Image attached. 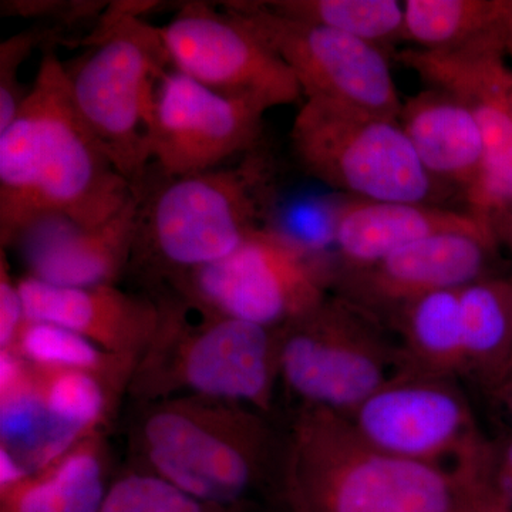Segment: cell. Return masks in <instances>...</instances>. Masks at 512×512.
Masks as SVG:
<instances>
[{
    "label": "cell",
    "instance_id": "cell-1",
    "mask_svg": "<svg viewBox=\"0 0 512 512\" xmlns=\"http://www.w3.org/2000/svg\"><path fill=\"white\" fill-rule=\"evenodd\" d=\"M133 195L77 116L66 67L49 50L15 119L0 131L2 249L50 215L87 227L104 224Z\"/></svg>",
    "mask_w": 512,
    "mask_h": 512
},
{
    "label": "cell",
    "instance_id": "cell-2",
    "mask_svg": "<svg viewBox=\"0 0 512 512\" xmlns=\"http://www.w3.org/2000/svg\"><path fill=\"white\" fill-rule=\"evenodd\" d=\"M278 493L289 512H505L490 487L369 446L329 410L301 407L284 437Z\"/></svg>",
    "mask_w": 512,
    "mask_h": 512
},
{
    "label": "cell",
    "instance_id": "cell-3",
    "mask_svg": "<svg viewBox=\"0 0 512 512\" xmlns=\"http://www.w3.org/2000/svg\"><path fill=\"white\" fill-rule=\"evenodd\" d=\"M151 170V168H150ZM154 170V168H153ZM151 171L138 194L131 261L171 282L221 261L258 229L275 192V167L259 147L205 173L164 177ZM131 264V262H130Z\"/></svg>",
    "mask_w": 512,
    "mask_h": 512
},
{
    "label": "cell",
    "instance_id": "cell-4",
    "mask_svg": "<svg viewBox=\"0 0 512 512\" xmlns=\"http://www.w3.org/2000/svg\"><path fill=\"white\" fill-rule=\"evenodd\" d=\"M266 417L225 400L170 397L144 414L140 446L150 473L220 510L244 501L272 474L279 483L284 439Z\"/></svg>",
    "mask_w": 512,
    "mask_h": 512
},
{
    "label": "cell",
    "instance_id": "cell-5",
    "mask_svg": "<svg viewBox=\"0 0 512 512\" xmlns=\"http://www.w3.org/2000/svg\"><path fill=\"white\" fill-rule=\"evenodd\" d=\"M140 13L120 6L104 16L92 50L64 66L77 116L134 190L150 173L154 94L171 67L158 28Z\"/></svg>",
    "mask_w": 512,
    "mask_h": 512
},
{
    "label": "cell",
    "instance_id": "cell-6",
    "mask_svg": "<svg viewBox=\"0 0 512 512\" xmlns=\"http://www.w3.org/2000/svg\"><path fill=\"white\" fill-rule=\"evenodd\" d=\"M160 305L156 339L134 372L141 396L170 399L183 392L242 404L268 416L281 382L279 329L200 309V322L188 325L177 306Z\"/></svg>",
    "mask_w": 512,
    "mask_h": 512
},
{
    "label": "cell",
    "instance_id": "cell-7",
    "mask_svg": "<svg viewBox=\"0 0 512 512\" xmlns=\"http://www.w3.org/2000/svg\"><path fill=\"white\" fill-rule=\"evenodd\" d=\"M279 336V380L301 407L346 416L402 369L392 329L340 295Z\"/></svg>",
    "mask_w": 512,
    "mask_h": 512
},
{
    "label": "cell",
    "instance_id": "cell-8",
    "mask_svg": "<svg viewBox=\"0 0 512 512\" xmlns=\"http://www.w3.org/2000/svg\"><path fill=\"white\" fill-rule=\"evenodd\" d=\"M291 146L306 173L353 200L433 204L441 188L392 117L305 100Z\"/></svg>",
    "mask_w": 512,
    "mask_h": 512
},
{
    "label": "cell",
    "instance_id": "cell-9",
    "mask_svg": "<svg viewBox=\"0 0 512 512\" xmlns=\"http://www.w3.org/2000/svg\"><path fill=\"white\" fill-rule=\"evenodd\" d=\"M369 446L493 485V440L478 429L458 379L399 372L342 416Z\"/></svg>",
    "mask_w": 512,
    "mask_h": 512
},
{
    "label": "cell",
    "instance_id": "cell-10",
    "mask_svg": "<svg viewBox=\"0 0 512 512\" xmlns=\"http://www.w3.org/2000/svg\"><path fill=\"white\" fill-rule=\"evenodd\" d=\"M332 281L315 249L264 227L231 255L173 284L202 312L279 329L325 301Z\"/></svg>",
    "mask_w": 512,
    "mask_h": 512
},
{
    "label": "cell",
    "instance_id": "cell-11",
    "mask_svg": "<svg viewBox=\"0 0 512 512\" xmlns=\"http://www.w3.org/2000/svg\"><path fill=\"white\" fill-rule=\"evenodd\" d=\"M221 8L282 59L303 99L399 119L402 101L384 50L336 30L286 18L265 2H224Z\"/></svg>",
    "mask_w": 512,
    "mask_h": 512
},
{
    "label": "cell",
    "instance_id": "cell-12",
    "mask_svg": "<svg viewBox=\"0 0 512 512\" xmlns=\"http://www.w3.org/2000/svg\"><path fill=\"white\" fill-rule=\"evenodd\" d=\"M507 33L451 50H403L397 55L431 89L466 103L484 138L477 177L463 192L466 210L491 222L512 204V69Z\"/></svg>",
    "mask_w": 512,
    "mask_h": 512
},
{
    "label": "cell",
    "instance_id": "cell-13",
    "mask_svg": "<svg viewBox=\"0 0 512 512\" xmlns=\"http://www.w3.org/2000/svg\"><path fill=\"white\" fill-rule=\"evenodd\" d=\"M158 32L171 67L212 92L264 111L303 97L282 59L224 8L187 3Z\"/></svg>",
    "mask_w": 512,
    "mask_h": 512
},
{
    "label": "cell",
    "instance_id": "cell-14",
    "mask_svg": "<svg viewBox=\"0 0 512 512\" xmlns=\"http://www.w3.org/2000/svg\"><path fill=\"white\" fill-rule=\"evenodd\" d=\"M265 113L248 101L212 92L170 67L154 94L151 167L175 178L231 163L259 147Z\"/></svg>",
    "mask_w": 512,
    "mask_h": 512
},
{
    "label": "cell",
    "instance_id": "cell-15",
    "mask_svg": "<svg viewBox=\"0 0 512 512\" xmlns=\"http://www.w3.org/2000/svg\"><path fill=\"white\" fill-rule=\"evenodd\" d=\"M498 247L488 235H434L375 264L340 269L338 295L389 325L397 312L430 293L461 289L491 274Z\"/></svg>",
    "mask_w": 512,
    "mask_h": 512
},
{
    "label": "cell",
    "instance_id": "cell-16",
    "mask_svg": "<svg viewBox=\"0 0 512 512\" xmlns=\"http://www.w3.org/2000/svg\"><path fill=\"white\" fill-rule=\"evenodd\" d=\"M134 190V188H133ZM138 194L111 220L87 227L50 215L29 225L16 238L30 278L64 288L114 285L133 256Z\"/></svg>",
    "mask_w": 512,
    "mask_h": 512
},
{
    "label": "cell",
    "instance_id": "cell-17",
    "mask_svg": "<svg viewBox=\"0 0 512 512\" xmlns=\"http://www.w3.org/2000/svg\"><path fill=\"white\" fill-rule=\"evenodd\" d=\"M26 319L79 333L111 355L140 363L160 328V303L116 285L64 288L25 276L18 279Z\"/></svg>",
    "mask_w": 512,
    "mask_h": 512
},
{
    "label": "cell",
    "instance_id": "cell-18",
    "mask_svg": "<svg viewBox=\"0 0 512 512\" xmlns=\"http://www.w3.org/2000/svg\"><path fill=\"white\" fill-rule=\"evenodd\" d=\"M453 232L494 237L491 225L466 208L450 210L427 202L352 200L333 220L342 269L375 264L413 242Z\"/></svg>",
    "mask_w": 512,
    "mask_h": 512
},
{
    "label": "cell",
    "instance_id": "cell-19",
    "mask_svg": "<svg viewBox=\"0 0 512 512\" xmlns=\"http://www.w3.org/2000/svg\"><path fill=\"white\" fill-rule=\"evenodd\" d=\"M399 123L427 174L461 195L477 177L484 138L466 103L439 89L424 90L402 104Z\"/></svg>",
    "mask_w": 512,
    "mask_h": 512
},
{
    "label": "cell",
    "instance_id": "cell-20",
    "mask_svg": "<svg viewBox=\"0 0 512 512\" xmlns=\"http://www.w3.org/2000/svg\"><path fill=\"white\" fill-rule=\"evenodd\" d=\"M400 356V372L464 376L460 289L430 293L397 312L389 322Z\"/></svg>",
    "mask_w": 512,
    "mask_h": 512
},
{
    "label": "cell",
    "instance_id": "cell-21",
    "mask_svg": "<svg viewBox=\"0 0 512 512\" xmlns=\"http://www.w3.org/2000/svg\"><path fill=\"white\" fill-rule=\"evenodd\" d=\"M464 376L488 393L512 360V281L488 275L460 289Z\"/></svg>",
    "mask_w": 512,
    "mask_h": 512
},
{
    "label": "cell",
    "instance_id": "cell-22",
    "mask_svg": "<svg viewBox=\"0 0 512 512\" xmlns=\"http://www.w3.org/2000/svg\"><path fill=\"white\" fill-rule=\"evenodd\" d=\"M97 433L22 483L0 493V512H100L106 497Z\"/></svg>",
    "mask_w": 512,
    "mask_h": 512
},
{
    "label": "cell",
    "instance_id": "cell-23",
    "mask_svg": "<svg viewBox=\"0 0 512 512\" xmlns=\"http://www.w3.org/2000/svg\"><path fill=\"white\" fill-rule=\"evenodd\" d=\"M404 42L414 49L451 50L507 32L512 0H406Z\"/></svg>",
    "mask_w": 512,
    "mask_h": 512
},
{
    "label": "cell",
    "instance_id": "cell-24",
    "mask_svg": "<svg viewBox=\"0 0 512 512\" xmlns=\"http://www.w3.org/2000/svg\"><path fill=\"white\" fill-rule=\"evenodd\" d=\"M279 15L345 33L387 52L404 42V6L397 0H269Z\"/></svg>",
    "mask_w": 512,
    "mask_h": 512
},
{
    "label": "cell",
    "instance_id": "cell-25",
    "mask_svg": "<svg viewBox=\"0 0 512 512\" xmlns=\"http://www.w3.org/2000/svg\"><path fill=\"white\" fill-rule=\"evenodd\" d=\"M29 365L43 369L83 370L120 384L133 379L138 363L111 355L79 333L26 319L18 338L9 348Z\"/></svg>",
    "mask_w": 512,
    "mask_h": 512
},
{
    "label": "cell",
    "instance_id": "cell-26",
    "mask_svg": "<svg viewBox=\"0 0 512 512\" xmlns=\"http://www.w3.org/2000/svg\"><path fill=\"white\" fill-rule=\"evenodd\" d=\"M32 367L37 392L53 423L80 440L96 434L109 417L113 390L119 384L83 370Z\"/></svg>",
    "mask_w": 512,
    "mask_h": 512
},
{
    "label": "cell",
    "instance_id": "cell-27",
    "mask_svg": "<svg viewBox=\"0 0 512 512\" xmlns=\"http://www.w3.org/2000/svg\"><path fill=\"white\" fill-rule=\"evenodd\" d=\"M218 508L154 473L128 474L107 488L100 512H215Z\"/></svg>",
    "mask_w": 512,
    "mask_h": 512
},
{
    "label": "cell",
    "instance_id": "cell-28",
    "mask_svg": "<svg viewBox=\"0 0 512 512\" xmlns=\"http://www.w3.org/2000/svg\"><path fill=\"white\" fill-rule=\"evenodd\" d=\"M40 37L36 32L19 33L0 45V131L12 123L28 94L19 86L18 69Z\"/></svg>",
    "mask_w": 512,
    "mask_h": 512
},
{
    "label": "cell",
    "instance_id": "cell-29",
    "mask_svg": "<svg viewBox=\"0 0 512 512\" xmlns=\"http://www.w3.org/2000/svg\"><path fill=\"white\" fill-rule=\"evenodd\" d=\"M26 320L18 279L10 274L5 251H0V350L12 348Z\"/></svg>",
    "mask_w": 512,
    "mask_h": 512
},
{
    "label": "cell",
    "instance_id": "cell-30",
    "mask_svg": "<svg viewBox=\"0 0 512 512\" xmlns=\"http://www.w3.org/2000/svg\"><path fill=\"white\" fill-rule=\"evenodd\" d=\"M493 481L501 501L512 508V430L493 440Z\"/></svg>",
    "mask_w": 512,
    "mask_h": 512
},
{
    "label": "cell",
    "instance_id": "cell-31",
    "mask_svg": "<svg viewBox=\"0 0 512 512\" xmlns=\"http://www.w3.org/2000/svg\"><path fill=\"white\" fill-rule=\"evenodd\" d=\"M30 477L26 468L5 448H0V493L15 487Z\"/></svg>",
    "mask_w": 512,
    "mask_h": 512
},
{
    "label": "cell",
    "instance_id": "cell-32",
    "mask_svg": "<svg viewBox=\"0 0 512 512\" xmlns=\"http://www.w3.org/2000/svg\"><path fill=\"white\" fill-rule=\"evenodd\" d=\"M491 228L498 247L507 249L512 255V204L491 222Z\"/></svg>",
    "mask_w": 512,
    "mask_h": 512
},
{
    "label": "cell",
    "instance_id": "cell-33",
    "mask_svg": "<svg viewBox=\"0 0 512 512\" xmlns=\"http://www.w3.org/2000/svg\"><path fill=\"white\" fill-rule=\"evenodd\" d=\"M490 394L512 423V372Z\"/></svg>",
    "mask_w": 512,
    "mask_h": 512
},
{
    "label": "cell",
    "instance_id": "cell-34",
    "mask_svg": "<svg viewBox=\"0 0 512 512\" xmlns=\"http://www.w3.org/2000/svg\"><path fill=\"white\" fill-rule=\"evenodd\" d=\"M507 55L512 57V19L507 30Z\"/></svg>",
    "mask_w": 512,
    "mask_h": 512
},
{
    "label": "cell",
    "instance_id": "cell-35",
    "mask_svg": "<svg viewBox=\"0 0 512 512\" xmlns=\"http://www.w3.org/2000/svg\"><path fill=\"white\" fill-rule=\"evenodd\" d=\"M511 372H512V360H511L510 369H508L507 376L510 375ZM507 376H505V377H507ZM505 377H504V379H505Z\"/></svg>",
    "mask_w": 512,
    "mask_h": 512
},
{
    "label": "cell",
    "instance_id": "cell-36",
    "mask_svg": "<svg viewBox=\"0 0 512 512\" xmlns=\"http://www.w3.org/2000/svg\"><path fill=\"white\" fill-rule=\"evenodd\" d=\"M510 104H511V110H512V87H511V92H510Z\"/></svg>",
    "mask_w": 512,
    "mask_h": 512
},
{
    "label": "cell",
    "instance_id": "cell-37",
    "mask_svg": "<svg viewBox=\"0 0 512 512\" xmlns=\"http://www.w3.org/2000/svg\"><path fill=\"white\" fill-rule=\"evenodd\" d=\"M512 512V511H511Z\"/></svg>",
    "mask_w": 512,
    "mask_h": 512
}]
</instances>
